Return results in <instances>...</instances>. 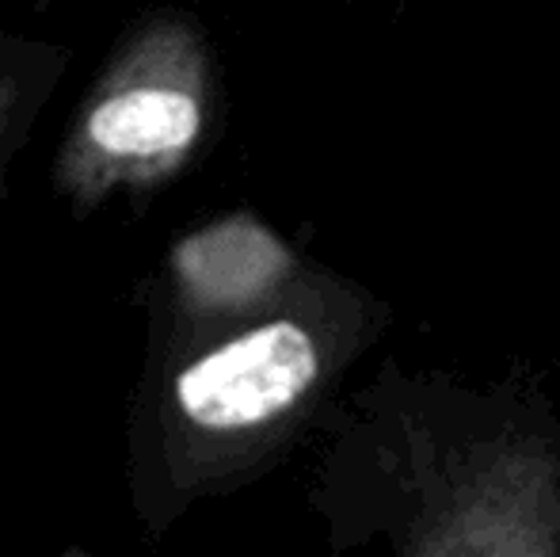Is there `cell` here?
Masks as SVG:
<instances>
[{"mask_svg":"<svg viewBox=\"0 0 560 557\" xmlns=\"http://www.w3.org/2000/svg\"><path fill=\"white\" fill-rule=\"evenodd\" d=\"M207 127V54L187 23L156 20L115 58L58 161L81 207L184 169Z\"/></svg>","mask_w":560,"mask_h":557,"instance_id":"1","label":"cell"},{"mask_svg":"<svg viewBox=\"0 0 560 557\" xmlns=\"http://www.w3.org/2000/svg\"><path fill=\"white\" fill-rule=\"evenodd\" d=\"M325 351L305 321L275 317L199 356L176 379V405L195 428L244 436L282 420L310 397Z\"/></svg>","mask_w":560,"mask_h":557,"instance_id":"2","label":"cell"},{"mask_svg":"<svg viewBox=\"0 0 560 557\" xmlns=\"http://www.w3.org/2000/svg\"><path fill=\"white\" fill-rule=\"evenodd\" d=\"M287 268V248L248 218L207 225L172 253L179 298L199 313H229L259 302L279 287Z\"/></svg>","mask_w":560,"mask_h":557,"instance_id":"3","label":"cell"},{"mask_svg":"<svg viewBox=\"0 0 560 557\" xmlns=\"http://www.w3.org/2000/svg\"><path fill=\"white\" fill-rule=\"evenodd\" d=\"M12 104H15V89L8 81H0V135L8 127V115H12Z\"/></svg>","mask_w":560,"mask_h":557,"instance_id":"4","label":"cell"}]
</instances>
